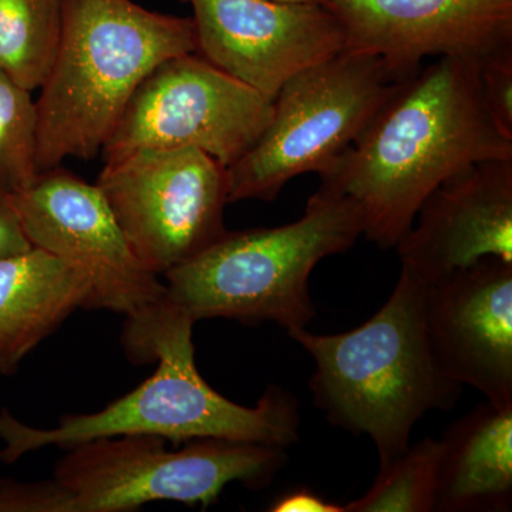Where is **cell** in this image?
<instances>
[{
  "label": "cell",
  "mask_w": 512,
  "mask_h": 512,
  "mask_svg": "<svg viewBox=\"0 0 512 512\" xmlns=\"http://www.w3.org/2000/svg\"><path fill=\"white\" fill-rule=\"evenodd\" d=\"M505 158L512 138L485 106L478 63L440 57L400 84L320 180L355 202L369 241L392 249L439 185L470 165Z\"/></svg>",
  "instance_id": "cell-1"
},
{
  "label": "cell",
  "mask_w": 512,
  "mask_h": 512,
  "mask_svg": "<svg viewBox=\"0 0 512 512\" xmlns=\"http://www.w3.org/2000/svg\"><path fill=\"white\" fill-rule=\"evenodd\" d=\"M195 322L163 299L127 318L123 345L130 359L157 360L153 376L136 390L89 414H66L50 429L28 426L0 412V463L46 446L70 448L100 437L147 434L165 441L220 439L289 447L299 439L298 402L271 386L254 407L231 402L212 389L195 365Z\"/></svg>",
  "instance_id": "cell-2"
},
{
  "label": "cell",
  "mask_w": 512,
  "mask_h": 512,
  "mask_svg": "<svg viewBox=\"0 0 512 512\" xmlns=\"http://www.w3.org/2000/svg\"><path fill=\"white\" fill-rule=\"evenodd\" d=\"M426 293L427 285L402 269L390 298L359 328L338 335L288 330L315 362L309 389L316 407L333 426L369 437L380 468L409 448L417 421L460 399L463 386L431 350Z\"/></svg>",
  "instance_id": "cell-3"
},
{
  "label": "cell",
  "mask_w": 512,
  "mask_h": 512,
  "mask_svg": "<svg viewBox=\"0 0 512 512\" xmlns=\"http://www.w3.org/2000/svg\"><path fill=\"white\" fill-rule=\"evenodd\" d=\"M194 52L191 18L133 0H64L62 35L35 100L39 174L100 154L148 74Z\"/></svg>",
  "instance_id": "cell-4"
},
{
  "label": "cell",
  "mask_w": 512,
  "mask_h": 512,
  "mask_svg": "<svg viewBox=\"0 0 512 512\" xmlns=\"http://www.w3.org/2000/svg\"><path fill=\"white\" fill-rule=\"evenodd\" d=\"M363 235L355 202L320 184L299 220L275 228L227 231L190 261L165 272V299L194 322L232 319L306 328L316 309L313 269Z\"/></svg>",
  "instance_id": "cell-5"
},
{
  "label": "cell",
  "mask_w": 512,
  "mask_h": 512,
  "mask_svg": "<svg viewBox=\"0 0 512 512\" xmlns=\"http://www.w3.org/2000/svg\"><path fill=\"white\" fill-rule=\"evenodd\" d=\"M402 83L377 57L346 49L296 74L262 136L227 168L229 204L274 201L293 178L328 173Z\"/></svg>",
  "instance_id": "cell-6"
},
{
  "label": "cell",
  "mask_w": 512,
  "mask_h": 512,
  "mask_svg": "<svg viewBox=\"0 0 512 512\" xmlns=\"http://www.w3.org/2000/svg\"><path fill=\"white\" fill-rule=\"evenodd\" d=\"M284 448L205 439L171 451L161 437L123 434L67 448L55 481L73 512L133 511L153 501L207 508L231 483L268 485L285 463Z\"/></svg>",
  "instance_id": "cell-7"
},
{
  "label": "cell",
  "mask_w": 512,
  "mask_h": 512,
  "mask_svg": "<svg viewBox=\"0 0 512 512\" xmlns=\"http://www.w3.org/2000/svg\"><path fill=\"white\" fill-rule=\"evenodd\" d=\"M96 185L154 274L190 261L227 232V168L198 148H148L106 161Z\"/></svg>",
  "instance_id": "cell-8"
},
{
  "label": "cell",
  "mask_w": 512,
  "mask_h": 512,
  "mask_svg": "<svg viewBox=\"0 0 512 512\" xmlns=\"http://www.w3.org/2000/svg\"><path fill=\"white\" fill-rule=\"evenodd\" d=\"M274 104L201 55L158 64L128 101L104 161L148 148H198L228 168L262 136Z\"/></svg>",
  "instance_id": "cell-9"
},
{
  "label": "cell",
  "mask_w": 512,
  "mask_h": 512,
  "mask_svg": "<svg viewBox=\"0 0 512 512\" xmlns=\"http://www.w3.org/2000/svg\"><path fill=\"white\" fill-rule=\"evenodd\" d=\"M10 198L30 244L89 279L87 309L134 318L165 298L160 275L141 264L96 184L59 165Z\"/></svg>",
  "instance_id": "cell-10"
},
{
  "label": "cell",
  "mask_w": 512,
  "mask_h": 512,
  "mask_svg": "<svg viewBox=\"0 0 512 512\" xmlns=\"http://www.w3.org/2000/svg\"><path fill=\"white\" fill-rule=\"evenodd\" d=\"M197 52L274 101L296 74L339 55L346 36L320 3L278 0H187Z\"/></svg>",
  "instance_id": "cell-11"
},
{
  "label": "cell",
  "mask_w": 512,
  "mask_h": 512,
  "mask_svg": "<svg viewBox=\"0 0 512 512\" xmlns=\"http://www.w3.org/2000/svg\"><path fill=\"white\" fill-rule=\"evenodd\" d=\"M346 50L375 56L397 82L426 57L481 63L512 50V0H328Z\"/></svg>",
  "instance_id": "cell-12"
},
{
  "label": "cell",
  "mask_w": 512,
  "mask_h": 512,
  "mask_svg": "<svg viewBox=\"0 0 512 512\" xmlns=\"http://www.w3.org/2000/svg\"><path fill=\"white\" fill-rule=\"evenodd\" d=\"M424 320L453 382L512 403V262L485 258L427 286Z\"/></svg>",
  "instance_id": "cell-13"
},
{
  "label": "cell",
  "mask_w": 512,
  "mask_h": 512,
  "mask_svg": "<svg viewBox=\"0 0 512 512\" xmlns=\"http://www.w3.org/2000/svg\"><path fill=\"white\" fill-rule=\"evenodd\" d=\"M427 286L485 258L512 262V158L481 161L439 185L397 244Z\"/></svg>",
  "instance_id": "cell-14"
},
{
  "label": "cell",
  "mask_w": 512,
  "mask_h": 512,
  "mask_svg": "<svg viewBox=\"0 0 512 512\" xmlns=\"http://www.w3.org/2000/svg\"><path fill=\"white\" fill-rule=\"evenodd\" d=\"M89 279L45 249L0 259V373L12 375L26 356L89 303Z\"/></svg>",
  "instance_id": "cell-15"
},
{
  "label": "cell",
  "mask_w": 512,
  "mask_h": 512,
  "mask_svg": "<svg viewBox=\"0 0 512 512\" xmlns=\"http://www.w3.org/2000/svg\"><path fill=\"white\" fill-rule=\"evenodd\" d=\"M436 508L507 511L512 500V403L478 404L440 439Z\"/></svg>",
  "instance_id": "cell-16"
},
{
  "label": "cell",
  "mask_w": 512,
  "mask_h": 512,
  "mask_svg": "<svg viewBox=\"0 0 512 512\" xmlns=\"http://www.w3.org/2000/svg\"><path fill=\"white\" fill-rule=\"evenodd\" d=\"M64 0H0V69L35 93L63 28Z\"/></svg>",
  "instance_id": "cell-17"
},
{
  "label": "cell",
  "mask_w": 512,
  "mask_h": 512,
  "mask_svg": "<svg viewBox=\"0 0 512 512\" xmlns=\"http://www.w3.org/2000/svg\"><path fill=\"white\" fill-rule=\"evenodd\" d=\"M440 440L426 437L380 468L362 497L343 505V512H431L436 508Z\"/></svg>",
  "instance_id": "cell-18"
},
{
  "label": "cell",
  "mask_w": 512,
  "mask_h": 512,
  "mask_svg": "<svg viewBox=\"0 0 512 512\" xmlns=\"http://www.w3.org/2000/svg\"><path fill=\"white\" fill-rule=\"evenodd\" d=\"M33 92L0 69V192L26 190L39 175Z\"/></svg>",
  "instance_id": "cell-19"
},
{
  "label": "cell",
  "mask_w": 512,
  "mask_h": 512,
  "mask_svg": "<svg viewBox=\"0 0 512 512\" xmlns=\"http://www.w3.org/2000/svg\"><path fill=\"white\" fill-rule=\"evenodd\" d=\"M478 79L491 117L512 138V50L478 63Z\"/></svg>",
  "instance_id": "cell-20"
},
{
  "label": "cell",
  "mask_w": 512,
  "mask_h": 512,
  "mask_svg": "<svg viewBox=\"0 0 512 512\" xmlns=\"http://www.w3.org/2000/svg\"><path fill=\"white\" fill-rule=\"evenodd\" d=\"M0 512H73L72 498L55 480L0 481Z\"/></svg>",
  "instance_id": "cell-21"
},
{
  "label": "cell",
  "mask_w": 512,
  "mask_h": 512,
  "mask_svg": "<svg viewBox=\"0 0 512 512\" xmlns=\"http://www.w3.org/2000/svg\"><path fill=\"white\" fill-rule=\"evenodd\" d=\"M30 244L12 198L0 192V259L28 251Z\"/></svg>",
  "instance_id": "cell-22"
},
{
  "label": "cell",
  "mask_w": 512,
  "mask_h": 512,
  "mask_svg": "<svg viewBox=\"0 0 512 512\" xmlns=\"http://www.w3.org/2000/svg\"><path fill=\"white\" fill-rule=\"evenodd\" d=\"M271 512H343V505L329 503L325 498L313 493V491L301 488V490L289 491L276 498L271 507Z\"/></svg>",
  "instance_id": "cell-23"
},
{
  "label": "cell",
  "mask_w": 512,
  "mask_h": 512,
  "mask_svg": "<svg viewBox=\"0 0 512 512\" xmlns=\"http://www.w3.org/2000/svg\"><path fill=\"white\" fill-rule=\"evenodd\" d=\"M278 2L320 3V5H326L328 0H278Z\"/></svg>",
  "instance_id": "cell-24"
},
{
  "label": "cell",
  "mask_w": 512,
  "mask_h": 512,
  "mask_svg": "<svg viewBox=\"0 0 512 512\" xmlns=\"http://www.w3.org/2000/svg\"><path fill=\"white\" fill-rule=\"evenodd\" d=\"M178 2H187V0H178Z\"/></svg>",
  "instance_id": "cell-25"
}]
</instances>
